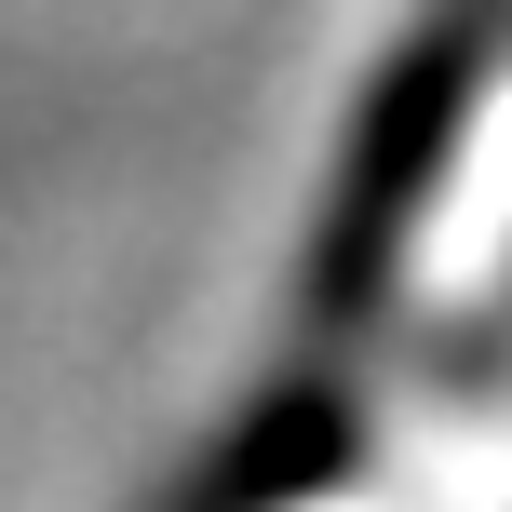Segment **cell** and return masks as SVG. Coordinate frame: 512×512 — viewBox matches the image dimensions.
<instances>
[{"mask_svg": "<svg viewBox=\"0 0 512 512\" xmlns=\"http://www.w3.org/2000/svg\"><path fill=\"white\" fill-rule=\"evenodd\" d=\"M445 135H459V54H418L378 108H364V162H351V203L324 216V270H310V310L351 324L364 297L391 283V243H405L418 189L445 176Z\"/></svg>", "mask_w": 512, "mask_h": 512, "instance_id": "cell-1", "label": "cell"}]
</instances>
